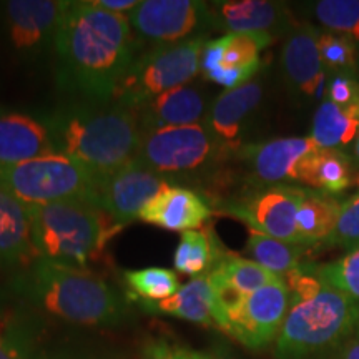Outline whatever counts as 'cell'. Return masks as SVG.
Segmentation results:
<instances>
[{"label": "cell", "instance_id": "d6986e66", "mask_svg": "<svg viewBox=\"0 0 359 359\" xmlns=\"http://www.w3.org/2000/svg\"><path fill=\"white\" fill-rule=\"evenodd\" d=\"M263 97L259 82H251L241 87L224 90L206 115V128L213 135L222 150H235L240 143L246 120L257 110Z\"/></svg>", "mask_w": 359, "mask_h": 359}, {"label": "cell", "instance_id": "ffe728a7", "mask_svg": "<svg viewBox=\"0 0 359 359\" xmlns=\"http://www.w3.org/2000/svg\"><path fill=\"white\" fill-rule=\"evenodd\" d=\"M57 154L48 127L24 114H0V165Z\"/></svg>", "mask_w": 359, "mask_h": 359}, {"label": "cell", "instance_id": "5b68a950", "mask_svg": "<svg viewBox=\"0 0 359 359\" xmlns=\"http://www.w3.org/2000/svg\"><path fill=\"white\" fill-rule=\"evenodd\" d=\"M359 302L325 283L318 294L291 302L275 341L276 359H320L353 338Z\"/></svg>", "mask_w": 359, "mask_h": 359}, {"label": "cell", "instance_id": "ab89813d", "mask_svg": "<svg viewBox=\"0 0 359 359\" xmlns=\"http://www.w3.org/2000/svg\"><path fill=\"white\" fill-rule=\"evenodd\" d=\"M210 353H212V359H240V358H236L235 354L230 351V349L224 348V346H219L215 349V351H210Z\"/></svg>", "mask_w": 359, "mask_h": 359}, {"label": "cell", "instance_id": "277c9868", "mask_svg": "<svg viewBox=\"0 0 359 359\" xmlns=\"http://www.w3.org/2000/svg\"><path fill=\"white\" fill-rule=\"evenodd\" d=\"M30 238L37 258L85 268L120 226L107 222L105 213L83 201H58L25 206Z\"/></svg>", "mask_w": 359, "mask_h": 359}, {"label": "cell", "instance_id": "7a4b0ae2", "mask_svg": "<svg viewBox=\"0 0 359 359\" xmlns=\"http://www.w3.org/2000/svg\"><path fill=\"white\" fill-rule=\"evenodd\" d=\"M47 127L57 154L87 170L98 185L135 160L142 140L138 111L111 100L65 107Z\"/></svg>", "mask_w": 359, "mask_h": 359}, {"label": "cell", "instance_id": "6da1fadb", "mask_svg": "<svg viewBox=\"0 0 359 359\" xmlns=\"http://www.w3.org/2000/svg\"><path fill=\"white\" fill-rule=\"evenodd\" d=\"M60 85L90 102H109L135 60L132 24L125 13L92 2H69L53 35Z\"/></svg>", "mask_w": 359, "mask_h": 359}, {"label": "cell", "instance_id": "8992f818", "mask_svg": "<svg viewBox=\"0 0 359 359\" xmlns=\"http://www.w3.org/2000/svg\"><path fill=\"white\" fill-rule=\"evenodd\" d=\"M206 42L205 37H195L150 48L130 64L110 100L138 110L161 93L188 85L198 75Z\"/></svg>", "mask_w": 359, "mask_h": 359}, {"label": "cell", "instance_id": "484cf974", "mask_svg": "<svg viewBox=\"0 0 359 359\" xmlns=\"http://www.w3.org/2000/svg\"><path fill=\"white\" fill-rule=\"evenodd\" d=\"M341 201L316 190H306L296 215V230L299 243L323 246L338 222Z\"/></svg>", "mask_w": 359, "mask_h": 359}, {"label": "cell", "instance_id": "8fae6325", "mask_svg": "<svg viewBox=\"0 0 359 359\" xmlns=\"http://www.w3.org/2000/svg\"><path fill=\"white\" fill-rule=\"evenodd\" d=\"M273 40L269 34H226L208 40L201 52V74L226 90L241 87L258 74L262 52Z\"/></svg>", "mask_w": 359, "mask_h": 359}, {"label": "cell", "instance_id": "b9f144b4", "mask_svg": "<svg viewBox=\"0 0 359 359\" xmlns=\"http://www.w3.org/2000/svg\"><path fill=\"white\" fill-rule=\"evenodd\" d=\"M353 338H359V321H358V326H356V331H354V336Z\"/></svg>", "mask_w": 359, "mask_h": 359}, {"label": "cell", "instance_id": "7402d4cb", "mask_svg": "<svg viewBox=\"0 0 359 359\" xmlns=\"http://www.w3.org/2000/svg\"><path fill=\"white\" fill-rule=\"evenodd\" d=\"M137 111L142 133L168 127H187L201 123L205 116V98L196 88L183 85L155 97Z\"/></svg>", "mask_w": 359, "mask_h": 359}, {"label": "cell", "instance_id": "52a82bcc", "mask_svg": "<svg viewBox=\"0 0 359 359\" xmlns=\"http://www.w3.org/2000/svg\"><path fill=\"white\" fill-rule=\"evenodd\" d=\"M0 185L25 206L83 201L98 206V182L62 154L0 165Z\"/></svg>", "mask_w": 359, "mask_h": 359}, {"label": "cell", "instance_id": "9a60e30c", "mask_svg": "<svg viewBox=\"0 0 359 359\" xmlns=\"http://www.w3.org/2000/svg\"><path fill=\"white\" fill-rule=\"evenodd\" d=\"M208 278L212 281L215 293L213 321L226 309L235 306L245 296L255 293L271 283L283 281V278L268 271L266 268L255 263L253 259L238 257L233 253H224Z\"/></svg>", "mask_w": 359, "mask_h": 359}, {"label": "cell", "instance_id": "5bb4252c", "mask_svg": "<svg viewBox=\"0 0 359 359\" xmlns=\"http://www.w3.org/2000/svg\"><path fill=\"white\" fill-rule=\"evenodd\" d=\"M309 138H276L241 148L240 155L246 161L253 177L263 185H285V182H299L303 161L318 150Z\"/></svg>", "mask_w": 359, "mask_h": 359}, {"label": "cell", "instance_id": "7c38bea8", "mask_svg": "<svg viewBox=\"0 0 359 359\" xmlns=\"http://www.w3.org/2000/svg\"><path fill=\"white\" fill-rule=\"evenodd\" d=\"M170 185H175L173 180L161 177L135 158L100 183L98 208L122 228L138 219L142 210Z\"/></svg>", "mask_w": 359, "mask_h": 359}, {"label": "cell", "instance_id": "2e32d148", "mask_svg": "<svg viewBox=\"0 0 359 359\" xmlns=\"http://www.w3.org/2000/svg\"><path fill=\"white\" fill-rule=\"evenodd\" d=\"M69 2L58 0H11L7 24L13 47L20 52H37L53 35Z\"/></svg>", "mask_w": 359, "mask_h": 359}, {"label": "cell", "instance_id": "e0dca14e", "mask_svg": "<svg viewBox=\"0 0 359 359\" xmlns=\"http://www.w3.org/2000/svg\"><path fill=\"white\" fill-rule=\"evenodd\" d=\"M210 217L212 206L203 195L190 188L170 185L142 210L138 222L185 233L198 230Z\"/></svg>", "mask_w": 359, "mask_h": 359}, {"label": "cell", "instance_id": "74e56055", "mask_svg": "<svg viewBox=\"0 0 359 359\" xmlns=\"http://www.w3.org/2000/svg\"><path fill=\"white\" fill-rule=\"evenodd\" d=\"M320 359H359V338H349Z\"/></svg>", "mask_w": 359, "mask_h": 359}, {"label": "cell", "instance_id": "d4e9b609", "mask_svg": "<svg viewBox=\"0 0 359 359\" xmlns=\"http://www.w3.org/2000/svg\"><path fill=\"white\" fill-rule=\"evenodd\" d=\"M351 160L338 148H318L306 156L299 170V183L336 196L351 183Z\"/></svg>", "mask_w": 359, "mask_h": 359}, {"label": "cell", "instance_id": "4fadbf2b", "mask_svg": "<svg viewBox=\"0 0 359 359\" xmlns=\"http://www.w3.org/2000/svg\"><path fill=\"white\" fill-rule=\"evenodd\" d=\"M130 24L142 37L161 43H180L195 39L212 22V12L198 0H143L130 12Z\"/></svg>", "mask_w": 359, "mask_h": 359}, {"label": "cell", "instance_id": "ba28073f", "mask_svg": "<svg viewBox=\"0 0 359 359\" xmlns=\"http://www.w3.org/2000/svg\"><path fill=\"white\" fill-rule=\"evenodd\" d=\"M222 151L205 123L142 133L137 158L161 177L173 180L201 170Z\"/></svg>", "mask_w": 359, "mask_h": 359}, {"label": "cell", "instance_id": "cb8c5ba5", "mask_svg": "<svg viewBox=\"0 0 359 359\" xmlns=\"http://www.w3.org/2000/svg\"><path fill=\"white\" fill-rule=\"evenodd\" d=\"M213 303V286L206 275L193 278L172 298L160 303H140V308L150 314H163L203 326H215Z\"/></svg>", "mask_w": 359, "mask_h": 359}, {"label": "cell", "instance_id": "30bf717a", "mask_svg": "<svg viewBox=\"0 0 359 359\" xmlns=\"http://www.w3.org/2000/svg\"><path fill=\"white\" fill-rule=\"evenodd\" d=\"M306 188L293 185H269L233 200L223 212L246 223L250 230L276 238L286 243H299L296 215Z\"/></svg>", "mask_w": 359, "mask_h": 359}, {"label": "cell", "instance_id": "60d3db41", "mask_svg": "<svg viewBox=\"0 0 359 359\" xmlns=\"http://www.w3.org/2000/svg\"><path fill=\"white\" fill-rule=\"evenodd\" d=\"M354 150H356V156H358V160H359V137H358V140H356V147H354Z\"/></svg>", "mask_w": 359, "mask_h": 359}, {"label": "cell", "instance_id": "4dcf8cb0", "mask_svg": "<svg viewBox=\"0 0 359 359\" xmlns=\"http://www.w3.org/2000/svg\"><path fill=\"white\" fill-rule=\"evenodd\" d=\"M314 15L326 29L359 42V0H321Z\"/></svg>", "mask_w": 359, "mask_h": 359}, {"label": "cell", "instance_id": "f546056e", "mask_svg": "<svg viewBox=\"0 0 359 359\" xmlns=\"http://www.w3.org/2000/svg\"><path fill=\"white\" fill-rule=\"evenodd\" d=\"M130 298L138 303H160L172 298L182 288L177 273L168 268H142L123 273Z\"/></svg>", "mask_w": 359, "mask_h": 359}, {"label": "cell", "instance_id": "44dd1931", "mask_svg": "<svg viewBox=\"0 0 359 359\" xmlns=\"http://www.w3.org/2000/svg\"><path fill=\"white\" fill-rule=\"evenodd\" d=\"M212 22L226 30V34H269L280 32L288 25L286 8L281 4L266 0H230L217 2Z\"/></svg>", "mask_w": 359, "mask_h": 359}, {"label": "cell", "instance_id": "1f68e13d", "mask_svg": "<svg viewBox=\"0 0 359 359\" xmlns=\"http://www.w3.org/2000/svg\"><path fill=\"white\" fill-rule=\"evenodd\" d=\"M318 47L325 69L333 70L336 75H353L356 70V40L343 34L325 32L320 34Z\"/></svg>", "mask_w": 359, "mask_h": 359}, {"label": "cell", "instance_id": "f1b7e54d", "mask_svg": "<svg viewBox=\"0 0 359 359\" xmlns=\"http://www.w3.org/2000/svg\"><path fill=\"white\" fill-rule=\"evenodd\" d=\"M223 255L213 235L191 230L182 233L180 243L175 250L173 264L182 275L193 278L206 276L213 271Z\"/></svg>", "mask_w": 359, "mask_h": 359}, {"label": "cell", "instance_id": "d590c367", "mask_svg": "<svg viewBox=\"0 0 359 359\" xmlns=\"http://www.w3.org/2000/svg\"><path fill=\"white\" fill-rule=\"evenodd\" d=\"M143 359H212V353L196 351L185 344L172 343V341L156 338L148 341L142 351Z\"/></svg>", "mask_w": 359, "mask_h": 359}, {"label": "cell", "instance_id": "9c48e42d", "mask_svg": "<svg viewBox=\"0 0 359 359\" xmlns=\"http://www.w3.org/2000/svg\"><path fill=\"white\" fill-rule=\"evenodd\" d=\"M291 306L285 280L263 286L219 314L215 326L248 349H263L276 341Z\"/></svg>", "mask_w": 359, "mask_h": 359}, {"label": "cell", "instance_id": "7bdbcfd3", "mask_svg": "<svg viewBox=\"0 0 359 359\" xmlns=\"http://www.w3.org/2000/svg\"><path fill=\"white\" fill-rule=\"evenodd\" d=\"M356 185H358V188H359V173H358V177H356Z\"/></svg>", "mask_w": 359, "mask_h": 359}, {"label": "cell", "instance_id": "836d02e7", "mask_svg": "<svg viewBox=\"0 0 359 359\" xmlns=\"http://www.w3.org/2000/svg\"><path fill=\"white\" fill-rule=\"evenodd\" d=\"M326 248H348L359 246V195L346 201H341L338 222L333 233L325 241Z\"/></svg>", "mask_w": 359, "mask_h": 359}, {"label": "cell", "instance_id": "ac0fdd59", "mask_svg": "<svg viewBox=\"0 0 359 359\" xmlns=\"http://www.w3.org/2000/svg\"><path fill=\"white\" fill-rule=\"evenodd\" d=\"M320 32L304 24L293 30L283 47V69L291 87L309 98H321L325 93V65L320 47Z\"/></svg>", "mask_w": 359, "mask_h": 359}, {"label": "cell", "instance_id": "4316f807", "mask_svg": "<svg viewBox=\"0 0 359 359\" xmlns=\"http://www.w3.org/2000/svg\"><path fill=\"white\" fill-rule=\"evenodd\" d=\"M359 137V105L344 107L325 100L313 118L311 140L320 148L348 145Z\"/></svg>", "mask_w": 359, "mask_h": 359}, {"label": "cell", "instance_id": "8d00e7d4", "mask_svg": "<svg viewBox=\"0 0 359 359\" xmlns=\"http://www.w3.org/2000/svg\"><path fill=\"white\" fill-rule=\"evenodd\" d=\"M326 97L344 109L359 105V83L351 75H334L326 87Z\"/></svg>", "mask_w": 359, "mask_h": 359}, {"label": "cell", "instance_id": "603a6c76", "mask_svg": "<svg viewBox=\"0 0 359 359\" xmlns=\"http://www.w3.org/2000/svg\"><path fill=\"white\" fill-rule=\"evenodd\" d=\"M35 259L25 205L0 185V268L25 266Z\"/></svg>", "mask_w": 359, "mask_h": 359}, {"label": "cell", "instance_id": "f35d334b", "mask_svg": "<svg viewBox=\"0 0 359 359\" xmlns=\"http://www.w3.org/2000/svg\"><path fill=\"white\" fill-rule=\"evenodd\" d=\"M90 2L98 8L115 13L132 12L138 6V0H90Z\"/></svg>", "mask_w": 359, "mask_h": 359}, {"label": "cell", "instance_id": "e575fe53", "mask_svg": "<svg viewBox=\"0 0 359 359\" xmlns=\"http://www.w3.org/2000/svg\"><path fill=\"white\" fill-rule=\"evenodd\" d=\"M0 359H52L39 353L20 326H0Z\"/></svg>", "mask_w": 359, "mask_h": 359}, {"label": "cell", "instance_id": "83f0119b", "mask_svg": "<svg viewBox=\"0 0 359 359\" xmlns=\"http://www.w3.org/2000/svg\"><path fill=\"white\" fill-rule=\"evenodd\" d=\"M304 248H306L304 245L286 243V241L250 230L245 253L255 263L262 264L268 271L275 273V275L285 280L286 276L306 263L303 262Z\"/></svg>", "mask_w": 359, "mask_h": 359}, {"label": "cell", "instance_id": "d6a6232c", "mask_svg": "<svg viewBox=\"0 0 359 359\" xmlns=\"http://www.w3.org/2000/svg\"><path fill=\"white\" fill-rule=\"evenodd\" d=\"M318 275L327 286L359 302V246L338 262L318 266Z\"/></svg>", "mask_w": 359, "mask_h": 359}, {"label": "cell", "instance_id": "3957f363", "mask_svg": "<svg viewBox=\"0 0 359 359\" xmlns=\"http://www.w3.org/2000/svg\"><path fill=\"white\" fill-rule=\"evenodd\" d=\"M20 286L42 311L72 325L115 326L128 313L123 296L85 268L37 258Z\"/></svg>", "mask_w": 359, "mask_h": 359}]
</instances>
